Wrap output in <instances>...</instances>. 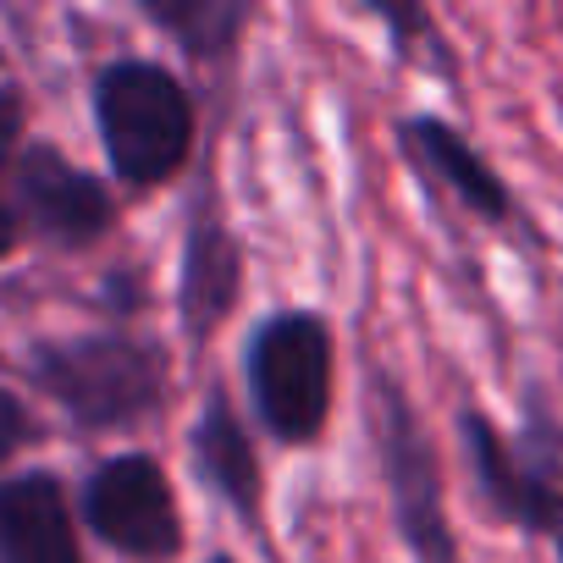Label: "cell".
I'll return each instance as SVG.
<instances>
[{
    "instance_id": "cell-13",
    "label": "cell",
    "mask_w": 563,
    "mask_h": 563,
    "mask_svg": "<svg viewBox=\"0 0 563 563\" xmlns=\"http://www.w3.org/2000/svg\"><path fill=\"white\" fill-rule=\"evenodd\" d=\"M23 442H29V409L12 393H0V459H12Z\"/></svg>"
},
{
    "instance_id": "cell-4",
    "label": "cell",
    "mask_w": 563,
    "mask_h": 563,
    "mask_svg": "<svg viewBox=\"0 0 563 563\" xmlns=\"http://www.w3.org/2000/svg\"><path fill=\"white\" fill-rule=\"evenodd\" d=\"M249 387L260 420L282 442H310L332 409V338L316 316H271L249 343Z\"/></svg>"
},
{
    "instance_id": "cell-12",
    "label": "cell",
    "mask_w": 563,
    "mask_h": 563,
    "mask_svg": "<svg viewBox=\"0 0 563 563\" xmlns=\"http://www.w3.org/2000/svg\"><path fill=\"white\" fill-rule=\"evenodd\" d=\"M144 18L161 23V29H172V34H183L188 51L210 56V51H227V40L238 34V23L249 12L243 7H216V0H150Z\"/></svg>"
},
{
    "instance_id": "cell-3",
    "label": "cell",
    "mask_w": 563,
    "mask_h": 563,
    "mask_svg": "<svg viewBox=\"0 0 563 563\" xmlns=\"http://www.w3.org/2000/svg\"><path fill=\"white\" fill-rule=\"evenodd\" d=\"M34 376L84 426H133L166 393L161 354L139 338H122V332L51 343L34 354Z\"/></svg>"
},
{
    "instance_id": "cell-7",
    "label": "cell",
    "mask_w": 563,
    "mask_h": 563,
    "mask_svg": "<svg viewBox=\"0 0 563 563\" xmlns=\"http://www.w3.org/2000/svg\"><path fill=\"white\" fill-rule=\"evenodd\" d=\"M18 199L29 210V221L67 249H84L95 238H106L111 227V194L84 177L73 161H62L56 150H29L23 172H18Z\"/></svg>"
},
{
    "instance_id": "cell-9",
    "label": "cell",
    "mask_w": 563,
    "mask_h": 563,
    "mask_svg": "<svg viewBox=\"0 0 563 563\" xmlns=\"http://www.w3.org/2000/svg\"><path fill=\"white\" fill-rule=\"evenodd\" d=\"M404 144L420 155V166L431 172V177H442V188L464 205V210H475L481 221H497V227H508L519 210H514V194H508V183L492 172V161L459 133V128H448L442 117H415L409 128H404Z\"/></svg>"
},
{
    "instance_id": "cell-17",
    "label": "cell",
    "mask_w": 563,
    "mask_h": 563,
    "mask_svg": "<svg viewBox=\"0 0 563 563\" xmlns=\"http://www.w3.org/2000/svg\"><path fill=\"white\" fill-rule=\"evenodd\" d=\"M216 563H227V558H216Z\"/></svg>"
},
{
    "instance_id": "cell-14",
    "label": "cell",
    "mask_w": 563,
    "mask_h": 563,
    "mask_svg": "<svg viewBox=\"0 0 563 563\" xmlns=\"http://www.w3.org/2000/svg\"><path fill=\"white\" fill-rule=\"evenodd\" d=\"M18 133H23V100L12 89H0V166L18 150Z\"/></svg>"
},
{
    "instance_id": "cell-1",
    "label": "cell",
    "mask_w": 563,
    "mask_h": 563,
    "mask_svg": "<svg viewBox=\"0 0 563 563\" xmlns=\"http://www.w3.org/2000/svg\"><path fill=\"white\" fill-rule=\"evenodd\" d=\"M459 431H464V453L492 514L525 536H552L563 514V426L552 420L547 398L541 393L525 398L519 437H503L481 409H464Z\"/></svg>"
},
{
    "instance_id": "cell-5",
    "label": "cell",
    "mask_w": 563,
    "mask_h": 563,
    "mask_svg": "<svg viewBox=\"0 0 563 563\" xmlns=\"http://www.w3.org/2000/svg\"><path fill=\"white\" fill-rule=\"evenodd\" d=\"M376 409H382V470H387L393 514H398L409 552L420 563H459V541H453L448 497H442V464H437V448H431L420 415L409 409V398L393 382H382Z\"/></svg>"
},
{
    "instance_id": "cell-15",
    "label": "cell",
    "mask_w": 563,
    "mask_h": 563,
    "mask_svg": "<svg viewBox=\"0 0 563 563\" xmlns=\"http://www.w3.org/2000/svg\"><path fill=\"white\" fill-rule=\"evenodd\" d=\"M12 243H18V216H12L7 205H0V254H7Z\"/></svg>"
},
{
    "instance_id": "cell-6",
    "label": "cell",
    "mask_w": 563,
    "mask_h": 563,
    "mask_svg": "<svg viewBox=\"0 0 563 563\" xmlns=\"http://www.w3.org/2000/svg\"><path fill=\"white\" fill-rule=\"evenodd\" d=\"M84 519L106 547H117L139 563H166L183 547L172 486H166L161 464L144 453H128V459H111L95 470V481L84 492Z\"/></svg>"
},
{
    "instance_id": "cell-11",
    "label": "cell",
    "mask_w": 563,
    "mask_h": 563,
    "mask_svg": "<svg viewBox=\"0 0 563 563\" xmlns=\"http://www.w3.org/2000/svg\"><path fill=\"white\" fill-rule=\"evenodd\" d=\"M194 453H199L205 481H210L243 519H254V514H260V464H254V453H249V442H243V431H238V420H232V409H227L221 393H210V404H205V415H199Z\"/></svg>"
},
{
    "instance_id": "cell-8",
    "label": "cell",
    "mask_w": 563,
    "mask_h": 563,
    "mask_svg": "<svg viewBox=\"0 0 563 563\" xmlns=\"http://www.w3.org/2000/svg\"><path fill=\"white\" fill-rule=\"evenodd\" d=\"M0 563H84L56 475H18L0 486Z\"/></svg>"
},
{
    "instance_id": "cell-10",
    "label": "cell",
    "mask_w": 563,
    "mask_h": 563,
    "mask_svg": "<svg viewBox=\"0 0 563 563\" xmlns=\"http://www.w3.org/2000/svg\"><path fill=\"white\" fill-rule=\"evenodd\" d=\"M232 299H238V249H232V232L221 227L216 210H199L194 227H188V243H183V288H177L188 332L210 338V327L227 321Z\"/></svg>"
},
{
    "instance_id": "cell-2",
    "label": "cell",
    "mask_w": 563,
    "mask_h": 563,
    "mask_svg": "<svg viewBox=\"0 0 563 563\" xmlns=\"http://www.w3.org/2000/svg\"><path fill=\"white\" fill-rule=\"evenodd\" d=\"M95 117L111 155V172L133 188L166 183L194 144L188 89L155 62H117L95 84Z\"/></svg>"
},
{
    "instance_id": "cell-16",
    "label": "cell",
    "mask_w": 563,
    "mask_h": 563,
    "mask_svg": "<svg viewBox=\"0 0 563 563\" xmlns=\"http://www.w3.org/2000/svg\"><path fill=\"white\" fill-rule=\"evenodd\" d=\"M547 541H552V552H558V563H563V514H558V525H552V536H547Z\"/></svg>"
}]
</instances>
